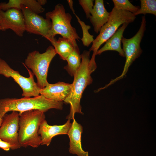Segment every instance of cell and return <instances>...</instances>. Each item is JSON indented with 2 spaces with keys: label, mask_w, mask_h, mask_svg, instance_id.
<instances>
[{
  "label": "cell",
  "mask_w": 156,
  "mask_h": 156,
  "mask_svg": "<svg viewBox=\"0 0 156 156\" xmlns=\"http://www.w3.org/2000/svg\"><path fill=\"white\" fill-rule=\"evenodd\" d=\"M90 53L84 50L81 54V63L80 67L74 76L70 93L64 101L70 105V111L66 118L70 120L74 118L76 113L83 114L80 102L83 92L87 86L93 81L91 74L96 69L90 65Z\"/></svg>",
  "instance_id": "6da1fadb"
},
{
  "label": "cell",
  "mask_w": 156,
  "mask_h": 156,
  "mask_svg": "<svg viewBox=\"0 0 156 156\" xmlns=\"http://www.w3.org/2000/svg\"><path fill=\"white\" fill-rule=\"evenodd\" d=\"M63 103L41 95L33 97L1 99H0V117L2 118L10 111L17 112L20 114L24 112L32 110H38L44 113L51 109L61 110Z\"/></svg>",
  "instance_id": "7a4b0ae2"
},
{
  "label": "cell",
  "mask_w": 156,
  "mask_h": 156,
  "mask_svg": "<svg viewBox=\"0 0 156 156\" xmlns=\"http://www.w3.org/2000/svg\"><path fill=\"white\" fill-rule=\"evenodd\" d=\"M19 115L18 140L20 146L38 147L41 143L38 132L41 123L45 119L44 112L38 110H32Z\"/></svg>",
  "instance_id": "3957f363"
},
{
  "label": "cell",
  "mask_w": 156,
  "mask_h": 156,
  "mask_svg": "<svg viewBox=\"0 0 156 156\" xmlns=\"http://www.w3.org/2000/svg\"><path fill=\"white\" fill-rule=\"evenodd\" d=\"M45 16L52 22L51 28L47 39L51 42L56 39V35L59 34L62 37L70 40L75 46L77 45L76 40H79L80 38L75 29L71 25L72 16L66 12L62 4H57L53 10L46 14Z\"/></svg>",
  "instance_id": "277c9868"
},
{
  "label": "cell",
  "mask_w": 156,
  "mask_h": 156,
  "mask_svg": "<svg viewBox=\"0 0 156 156\" xmlns=\"http://www.w3.org/2000/svg\"><path fill=\"white\" fill-rule=\"evenodd\" d=\"M107 22L101 28L99 34L94 39L89 51H92L90 62L95 63L96 54L99 47L108 40L116 31L120 26L125 23L133 22L136 17L131 12L119 10L113 8L109 12Z\"/></svg>",
  "instance_id": "5b68a950"
},
{
  "label": "cell",
  "mask_w": 156,
  "mask_h": 156,
  "mask_svg": "<svg viewBox=\"0 0 156 156\" xmlns=\"http://www.w3.org/2000/svg\"><path fill=\"white\" fill-rule=\"evenodd\" d=\"M56 54L53 47L49 46L43 53L36 50L29 53L25 60V65L31 70L36 77V83L40 89L44 88L49 83L47 80L49 67Z\"/></svg>",
  "instance_id": "8992f818"
},
{
  "label": "cell",
  "mask_w": 156,
  "mask_h": 156,
  "mask_svg": "<svg viewBox=\"0 0 156 156\" xmlns=\"http://www.w3.org/2000/svg\"><path fill=\"white\" fill-rule=\"evenodd\" d=\"M146 17L144 15L142 17L140 27L135 34L130 38H126L123 37H122L121 40L122 44V49L126 57L123 70L120 75L111 80L108 84L105 86L106 87L125 77L130 66L141 54L142 50L140 47V43L146 29Z\"/></svg>",
  "instance_id": "52a82bcc"
},
{
  "label": "cell",
  "mask_w": 156,
  "mask_h": 156,
  "mask_svg": "<svg viewBox=\"0 0 156 156\" xmlns=\"http://www.w3.org/2000/svg\"><path fill=\"white\" fill-rule=\"evenodd\" d=\"M26 68L29 75L28 77L20 75L18 71L12 68L5 60L0 58V75L7 78H13L22 89L23 92L22 95L24 97L37 96L39 95L40 89L34 81V75L32 72Z\"/></svg>",
  "instance_id": "ba28073f"
},
{
  "label": "cell",
  "mask_w": 156,
  "mask_h": 156,
  "mask_svg": "<svg viewBox=\"0 0 156 156\" xmlns=\"http://www.w3.org/2000/svg\"><path fill=\"white\" fill-rule=\"evenodd\" d=\"M20 6L24 18L25 31L41 35L47 39L52 27L51 20L33 12L24 5Z\"/></svg>",
  "instance_id": "9c48e42d"
},
{
  "label": "cell",
  "mask_w": 156,
  "mask_h": 156,
  "mask_svg": "<svg viewBox=\"0 0 156 156\" xmlns=\"http://www.w3.org/2000/svg\"><path fill=\"white\" fill-rule=\"evenodd\" d=\"M9 114H5L2 118L3 122L0 127V139L9 143L11 149L20 148L18 140L19 112L12 111Z\"/></svg>",
  "instance_id": "30bf717a"
},
{
  "label": "cell",
  "mask_w": 156,
  "mask_h": 156,
  "mask_svg": "<svg viewBox=\"0 0 156 156\" xmlns=\"http://www.w3.org/2000/svg\"><path fill=\"white\" fill-rule=\"evenodd\" d=\"M0 30H12L18 36L22 37L25 31L24 19L21 10L11 8L0 12Z\"/></svg>",
  "instance_id": "8fae6325"
},
{
  "label": "cell",
  "mask_w": 156,
  "mask_h": 156,
  "mask_svg": "<svg viewBox=\"0 0 156 156\" xmlns=\"http://www.w3.org/2000/svg\"><path fill=\"white\" fill-rule=\"evenodd\" d=\"M71 123L68 120L62 125H50L45 119L43 120L40 125L38 132L41 137V145L48 146L54 137L58 135L67 134Z\"/></svg>",
  "instance_id": "7c38bea8"
},
{
  "label": "cell",
  "mask_w": 156,
  "mask_h": 156,
  "mask_svg": "<svg viewBox=\"0 0 156 156\" xmlns=\"http://www.w3.org/2000/svg\"><path fill=\"white\" fill-rule=\"evenodd\" d=\"M71 86L72 84L62 82L54 84L49 83L46 87L40 89V94L47 98L63 102L69 95Z\"/></svg>",
  "instance_id": "4fadbf2b"
},
{
  "label": "cell",
  "mask_w": 156,
  "mask_h": 156,
  "mask_svg": "<svg viewBox=\"0 0 156 156\" xmlns=\"http://www.w3.org/2000/svg\"><path fill=\"white\" fill-rule=\"evenodd\" d=\"M67 135L70 139L69 152L78 156H88V152L82 149L81 142V135L83 129L82 125L74 118Z\"/></svg>",
  "instance_id": "5bb4252c"
},
{
  "label": "cell",
  "mask_w": 156,
  "mask_h": 156,
  "mask_svg": "<svg viewBox=\"0 0 156 156\" xmlns=\"http://www.w3.org/2000/svg\"><path fill=\"white\" fill-rule=\"evenodd\" d=\"M109 12L105 9L103 0H95L89 18L94 31L98 34L101 28L107 22Z\"/></svg>",
  "instance_id": "9a60e30c"
},
{
  "label": "cell",
  "mask_w": 156,
  "mask_h": 156,
  "mask_svg": "<svg viewBox=\"0 0 156 156\" xmlns=\"http://www.w3.org/2000/svg\"><path fill=\"white\" fill-rule=\"evenodd\" d=\"M129 23H125L119 28L115 33L105 42L104 45L97 51L96 55H100L107 51H117L119 55L125 57L124 51L121 47V40L124 32Z\"/></svg>",
  "instance_id": "2e32d148"
},
{
  "label": "cell",
  "mask_w": 156,
  "mask_h": 156,
  "mask_svg": "<svg viewBox=\"0 0 156 156\" xmlns=\"http://www.w3.org/2000/svg\"><path fill=\"white\" fill-rule=\"evenodd\" d=\"M51 42L56 54L64 60H66L76 46L69 39L62 37L59 38L57 40L55 39Z\"/></svg>",
  "instance_id": "e0dca14e"
},
{
  "label": "cell",
  "mask_w": 156,
  "mask_h": 156,
  "mask_svg": "<svg viewBox=\"0 0 156 156\" xmlns=\"http://www.w3.org/2000/svg\"><path fill=\"white\" fill-rule=\"evenodd\" d=\"M24 6L37 14L44 12L45 9L35 0H9L7 3L8 9L15 8L20 10L21 5Z\"/></svg>",
  "instance_id": "ac0fdd59"
},
{
  "label": "cell",
  "mask_w": 156,
  "mask_h": 156,
  "mask_svg": "<svg viewBox=\"0 0 156 156\" xmlns=\"http://www.w3.org/2000/svg\"><path fill=\"white\" fill-rule=\"evenodd\" d=\"M67 65L64 68L72 77L74 76L79 68L81 64V55L78 45L75 47L73 52L66 58Z\"/></svg>",
  "instance_id": "d6986e66"
},
{
  "label": "cell",
  "mask_w": 156,
  "mask_h": 156,
  "mask_svg": "<svg viewBox=\"0 0 156 156\" xmlns=\"http://www.w3.org/2000/svg\"><path fill=\"white\" fill-rule=\"evenodd\" d=\"M140 7L133 14L136 16L138 14H147L156 16V1L155 0H140Z\"/></svg>",
  "instance_id": "ffe728a7"
},
{
  "label": "cell",
  "mask_w": 156,
  "mask_h": 156,
  "mask_svg": "<svg viewBox=\"0 0 156 156\" xmlns=\"http://www.w3.org/2000/svg\"><path fill=\"white\" fill-rule=\"evenodd\" d=\"M77 21L80 24L83 32V36L80 39L81 40L84 46L88 47L94 40L93 36L91 35L88 32V30L91 28L90 26L86 25L85 23L81 21L79 17L75 15Z\"/></svg>",
  "instance_id": "44dd1931"
},
{
  "label": "cell",
  "mask_w": 156,
  "mask_h": 156,
  "mask_svg": "<svg viewBox=\"0 0 156 156\" xmlns=\"http://www.w3.org/2000/svg\"><path fill=\"white\" fill-rule=\"evenodd\" d=\"M114 8L119 10H125L134 14L139 10L140 7L132 4L128 0H113Z\"/></svg>",
  "instance_id": "7402d4cb"
},
{
  "label": "cell",
  "mask_w": 156,
  "mask_h": 156,
  "mask_svg": "<svg viewBox=\"0 0 156 156\" xmlns=\"http://www.w3.org/2000/svg\"><path fill=\"white\" fill-rule=\"evenodd\" d=\"M94 1L92 0H79V4L82 7L87 19L90 18L93 9Z\"/></svg>",
  "instance_id": "603a6c76"
},
{
  "label": "cell",
  "mask_w": 156,
  "mask_h": 156,
  "mask_svg": "<svg viewBox=\"0 0 156 156\" xmlns=\"http://www.w3.org/2000/svg\"><path fill=\"white\" fill-rule=\"evenodd\" d=\"M11 147V145L8 143L0 139V148L5 151H8Z\"/></svg>",
  "instance_id": "cb8c5ba5"
},
{
  "label": "cell",
  "mask_w": 156,
  "mask_h": 156,
  "mask_svg": "<svg viewBox=\"0 0 156 156\" xmlns=\"http://www.w3.org/2000/svg\"><path fill=\"white\" fill-rule=\"evenodd\" d=\"M67 1L68 2L70 9L73 12V14H74L75 15V14H76L75 13V11L73 7V1L72 0H67Z\"/></svg>",
  "instance_id": "d4e9b609"
},
{
  "label": "cell",
  "mask_w": 156,
  "mask_h": 156,
  "mask_svg": "<svg viewBox=\"0 0 156 156\" xmlns=\"http://www.w3.org/2000/svg\"><path fill=\"white\" fill-rule=\"evenodd\" d=\"M37 1L39 4L41 6L45 5L47 2V1L46 0H38Z\"/></svg>",
  "instance_id": "484cf974"
},
{
  "label": "cell",
  "mask_w": 156,
  "mask_h": 156,
  "mask_svg": "<svg viewBox=\"0 0 156 156\" xmlns=\"http://www.w3.org/2000/svg\"><path fill=\"white\" fill-rule=\"evenodd\" d=\"M2 122H3V118H1L0 117V127L1 125Z\"/></svg>",
  "instance_id": "4316f807"
},
{
  "label": "cell",
  "mask_w": 156,
  "mask_h": 156,
  "mask_svg": "<svg viewBox=\"0 0 156 156\" xmlns=\"http://www.w3.org/2000/svg\"><path fill=\"white\" fill-rule=\"evenodd\" d=\"M1 10L0 9V11H1ZM0 19H1V17H0Z\"/></svg>",
  "instance_id": "83f0119b"
}]
</instances>
